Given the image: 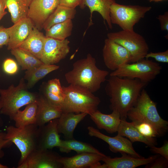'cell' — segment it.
<instances>
[{
	"mask_svg": "<svg viewBox=\"0 0 168 168\" xmlns=\"http://www.w3.org/2000/svg\"><path fill=\"white\" fill-rule=\"evenodd\" d=\"M108 38L120 44L129 52L131 63L145 58L148 53L149 46L144 38L133 30H124L108 33Z\"/></svg>",
	"mask_w": 168,
	"mask_h": 168,
	"instance_id": "cell-9",
	"label": "cell"
},
{
	"mask_svg": "<svg viewBox=\"0 0 168 168\" xmlns=\"http://www.w3.org/2000/svg\"><path fill=\"white\" fill-rule=\"evenodd\" d=\"M36 101V124L39 127L45 124L52 120L58 119L63 113L61 107L51 103L44 95L38 96Z\"/></svg>",
	"mask_w": 168,
	"mask_h": 168,
	"instance_id": "cell-19",
	"label": "cell"
},
{
	"mask_svg": "<svg viewBox=\"0 0 168 168\" xmlns=\"http://www.w3.org/2000/svg\"><path fill=\"white\" fill-rule=\"evenodd\" d=\"M4 72L9 75L16 74L18 70V66L16 62L11 58H7L4 61L2 65Z\"/></svg>",
	"mask_w": 168,
	"mask_h": 168,
	"instance_id": "cell-34",
	"label": "cell"
},
{
	"mask_svg": "<svg viewBox=\"0 0 168 168\" xmlns=\"http://www.w3.org/2000/svg\"><path fill=\"white\" fill-rule=\"evenodd\" d=\"M6 9V8L5 5L2 0H0V21L7 13V12L5 11Z\"/></svg>",
	"mask_w": 168,
	"mask_h": 168,
	"instance_id": "cell-42",
	"label": "cell"
},
{
	"mask_svg": "<svg viewBox=\"0 0 168 168\" xmlns=\"http://www.w3.org/2000/svg\"><path fill=\"white\" fill-rule=\"evenodd\" d=\"M127 117L132 121H144L152 125L159 136L164 135L168 129V122L160 115L156 103L151 98L143 88L134 105L128 111Z\"/></svg>",
	"mask_w": 168,
	"mask_h": 168,
	"instance_id": "cell-3",
	"label": "cell"
},
{
	"mask_svg": "<svg viewBox=\"0 0 168 168\" xmlns=\"http://www.w3.org/2000/svg\"><path fill=\"white\" fill-rule=\"evenodd\" d=\"M62 87L65 95L62 106L63 112L86 113L90 115L97 110L100 100L93 93L71 85Z\"/></svg>",
	"mask_w": 168,
	"mask_h": 168,
	"instance_id": "cell-5",
	"label": "cell"
},
{
	"mask_svg": "<svg viewBox=\"0 0 168 168\" xmlns=\"http://www.w3.org/2000/svg\"><path fill=\"white\" fill-rule=\"evenodd\" d=\"M149 58H153L156 61L159 62L168 63V50L156 53H148L145 56V58L146 59H148Z\"/></svg>",
	"mask_w": 168,
	"mask_h": 168,
	"instance_id": "cell-35",
	"label": "cell"
},
{
	"mask_svg": "<svg viewBox=\"0 0 168 168\" xmlns=\"http://www.w3.org/2000/svg\"><path fill=\"white\" fill-rule=\"evenodd\" d=\"M150 151L154 153L159 154L168 160V142H165L161 147L155 146L150 147Z\"/></svg>",
	"mask_w": 168,
	"mask_h": 168,
	"instance_id": "cell-37",
	"label": "cell"
},
{
	"mask_svg": "<svg viewBox=\"0 0 168 168\" xmlns=\"http://www.w3.org/2000/svg\"><path fill=\"white\" fill-rule=\"evenodd\" d=\"M102 54L105 66L113 71L124 64L131 63V57L128 50L108 38L105 40Z\"/></svg>",
	"mask_w": 168,
	"mask_h": 168,
	"instance_id": "cell-10",
	"label": "cell"
},
{
	"mask_svg": "<svg viewBox=\"0 0 168 168\" xmlns=\"http://www.w3.org/2000/svg\"><path fill=\"white\" fill-rule=\"evenodd\" d=\"M6 133L0 132V158L3 157L4 153L2 149L9 147L13 143L5 138Z\"/></svg>",
	"mask_w": 168,
	"mask_h": 168,
	"instance_id": "cell-39",
	"label": "cell"
},
{
	"mask_svg": "<svg viewBox=\"0 0 168 168\" xmlns=\"http://www.w3.org/2000/svg\"><path fill=\"white\" fill-rule=\"evenodd\" d=\"M11 15L14 24L28 17L30 0H2Z\"/></svg>",
	"mask_w": 168,
	"mask_h": 168,
	"instance_id": "cell-25",
	"label": "cell"
},
{
	"mask_svg": "<svg viewBox=\"0 0 168 168\" xmlns=\"http://www.w3.org/2000/svg\"><path fill=\"white\" fill-rule=\"evenodd\" d=\"M59 67L55 64L43 63L37 67L26 70L24 78L27 81L26 86L28 89L32 87L39 81Z\"/></svg>",
	"mask_w": 168,
	"mask_h": 168,
	"instance_id": "cell-28",
	"label": "cell"
},
{
	"mask_svg": "<svg viewBox=\"0 0 168 168\" xmlns=\"http://www.w3.org/2000/svg\"><path fill=\"white\" fill-rule=\"evenodd\" d=\"M117 134L126 137L132 142H143L149 147L157 145L156 139L154 138H147L141 134L131 122L126 119H121L117 130Z\"/></svg>",
	"mask_w": 168,
	"mask_h": 168,
	"instance_id": "cell-23",
	"label": "cell"
},
{
	"mask_svg": "<svg viewBox=\"0 0 168 168\" xmlns=\"http://www.w3.org/2000/svg\"><path fill=\"white\" fill-rule=\"evenodd\" d=\"M161 69L159 63L144 58L123 65L112 72L110 76L138 79L147 84L160 73Z\"/></svg>",
	"mask_w": 168,
	"mask_h": 168,
	"instance_id": "cell-7",
	"label": "cell"
},
{
	"mask_svg": "<svg viewBox=\"0 0 168 168\" xmlns=\"http://www.w3.org/2000/svg\"><path fill=\"white\" fill-rule=\"evenodd\" d=\"M69 41L46 38L40 59L44 64H55L65 58L70 52Z\"/></svg>",
	"mask_w": 168,
	"mask_h": 168,
	"instance_id": "cell-11",
	"label": "cell"
},
{
	"mask_svg": "<svg viewBox=\"0 0 168 168\" xmlns=\"http://www.w3.org/2000/svg\"><path fill=\"white\" fill-rule=\"evenodd\" d=\"M106 156L104 154L82 152L71 157H61L58 162L63 168H103L100 161Z\"/></svg>",
	"mask_w": 168,
	"mask_h": 168,
	"instance_id": "cell-15",
	"label": "cell"
},
{
	"mask_svg": "<svg viewBox=\"0 0 168 168\" xmlns=\"http://www.w3.org/2000/svg\"><path fill=\"white\" fill-rule=\"evenodd\" d=\"M58 120H52L47 124L39 127L36 149L50 150L59 147L62 140L58 130Z\"/></svg>",
	"mask_w": 168,
	"mask_h": 168,
	"instance_id": "cell-16",
	"label": "cell"
},
{
	"mask_svg": "<svg viewBox=\"0 0 168 168\" xmlns=\"http://www.w3.org/2000/svg\"></svg>",
	"mask_w": 168,
	"mask_h": 168,
	"instance_id": "cell-47",
	"label": "cell"
},
{
	"mask_svg": "<svg viewBox=\"0 0 168 168\" xmlns=\"http://www.w3.org/2000/svg\"><path fill=\"white\" fill-rule=\"evenodd\" d=\"M44 91L65 98V95L59 79L54 78L49 80L46 83Z\"/></svg>",
	"mask_w": 168,
	"mask_h": 168,
	"instance_id": "cell-33",
	"label": "cell"
},
{
	"mask_svg": "<svg viewBox=\"0 0 168 168\" xmlns=\"http://www.w3.org/2000/svg\"><path fill=\"white\" fill-rule=\"evenodd\" d=\"M163 0H149V2H158L161 1Z\"/></svg>",
	"mask_w": 168,
	"mask_h": 168,
	"instance_id": "cell-44",
	"label": "cell"
},
{
	"mask_svg": "<svg viewBox=\"0 0 168 168\" xmlns=\"http://www.w3.org/2000/svg\"><path fill=\"white\" fill-rule=\"evenodd\" d=\"M8 167L5 165H3L0 163V168H7Z\"/></svg>",
	"mask_w": 168,
	"mask_h": 168,
	"instance_id": "cell-43",
	"label": "cell"
},
{
	"mask_svg": "<svg viewBox=\"0 0 168 168\" xmlns=\"http://www.w3.org/2000/svg\"><path fill=\"white\" fill-rule=\"evenodd\" d=\"M89 135L100 139L107 143L110 150L113 152H119L138 158H142L140 154L134 149L132 142L126 138L118 134L114 137L105 135L92 126L87 128Z\"/></svg>",
	"mask_w": 168,
	"mask_h": 168,
	"instance_id": "cell-13",
	"label": "cell"
},
{
	"mask_svg": "<svg viewBox=\"0 0 168 168\" xmlns=\"http://www.w3.org/2000/svg\"><path fill=\"white\" fill-rule=\"evenodd\" d=\"M152 9L150 6L121 5L116 2L110 6L111 23L119 25L124 30H133L134 26Z\"/></svg>",
	"mask_w": 168,
	"mask_h": 168,
	"instance_id": "cell-8",
	"label": "cell"
},
{
	"mask_svg": "<svg viewBox=\"0 0 168 168\" xmlns=\"http://www.w3.org/2000/svg\"><path fill=\"white\" fill-rule=\"evenodd\" d=\"M34 27L32 21L27 17L6 28L9 37L7 49L11 50L18 48L28 37Z\"/></svg>",
	"mask_w": 168,
	"mask_h": 168,
	"instance_id": "cell-17",
	"label": "cell"
},
{
	"mask_svg": "<svg viewBox=\"0 0 168 168\" xmlns=\"http://www.w3.org/2000/svg\"><path fill=\"white\" fill-rule=\"evenodd\" d=\"M115 2L114 0H83V8L86 6L88 7L90 12V21L89 26L92 24V16L94 12H98L104 21H106L110 29L112 28V24L110 17V6Z\"/></svg>",
	"mask_w": 168,
	"mask_h": 168,
	"instance_id": "cell-24",
	"label": "cell"
},
{
	"mask_svg": "<svg viewBox=\"0 0 168 168\" xmlns=\"http://www.w3.org/2000/svg\"><path fill=\"white\" fill-rule=\"evenodd\" d=\"M35 26L27 38L18 47L40 59L46 36Z\"/></svg>",
	"mask_w": 168,
	"mask_h": 168,
	"instance_id": "cell-22",
	"label": "cell"
},
{
	"mask_svg": "<svg viewBox=\"0 0 168 168\" xmlns=\"http://www.w3.org/2000/svg\"><path fill=\"white\" fill-rule=\"evenodd\" d=\"M109 74L108 71L99 69L96 65L95 59L88 54L85 58L75 62L72 70L66 73L65 77L70 85L93 93L100 89Z\"/></svg>",
	"mask_w": 168,
	"mask_h": 168,
	"instance_id": "cell-2",
	"label": "cell"
},
{
	"mask_svg": "<svg viewBox=\"0 0 168 168\" xmlns=\"http://www.w3.org/2000/svg\"><path fill=\"white\" fill-rule=\"evenodd\" d=\"M6 130L5 138L14 143L21 153L19 165L36 149L39 127L36 124L21 128L11 125L7 127Z\"/></svg>",
	"mask_w": 168,
	"mask_h": 168,
	"instance_id": "cell-6",
	"label": "cell"
},
{
	"mask_svg": "<svg viewBox=\"0 0 168 168\" xmlns=\"http://www.w3.org/2000/svg\"><path fill=\"white\" fill-rule=\"evenodd\" d=\"M147 84L138 79L110 76L105 90L110 97V109L118 112L121 119H126L128 111Z\"/></svg>",
	"mask_w": 168,
	"mask_h": 168,
	"instance_id": "cell-1",
	"label": "cell"
},
{
	"mask_svg": "<svg viewBox=\"0 0 168 168\" xmlns=\"http://www.w3.org/2000/svg\"><path fill=\"white\" fill-rule=\"evenodd\" d=\"M73 23L72 20L55 24L45 30L46 37L62 40L66 39L72 34Z\"/></svg>",
	"mask_w": 168,
	"mask_h": 168,
	"instance_id": "cell-31",
	"label": "cell"
},
{
	"mask_svg": "<svg viewBox=\"0 0 168 168\" xmlns=\"http://www.w3.org/2000/svg\"><path fill=\"white\" fill-rule=\"evenodd\" d=\"M31 0V1H33V0Z\"/></svg>",
	"mask_w": 168,
	"mask_h": 168,
	"instance_id": "cell-46",
	"label": "cell"
},
{
	"mask_svg": "<svg viewBox=\"0 0 168 168\" xmlns=\"http://www.w3.org/2000/svg\"><path fill=\"white\" fill-rule=\"evenodd\" d=\"M75 8H72L58 5L44 23L43 29L45 30L53 25L73 19L76 14Z\"/></svg>",
	"mask_w": 168,
	"mask_h": 168,
	"instance_id": "cell-27",
	"label": "cell"
},
{
	"mask_svg": "<svg viewBox=\"0 0 168 168\" xmlns=\"http://www.w3.org/2000/svg\"><path fill=\"white\" fill-rule=\"evenodd\" d=\"M60 156L49 150L35 149L26 160L18 165V168H60L58 162Z\"/></svg>",
	"mask_w": 168,
	"mask_h": 168,
	"instance_id": "cell-12",
	"label": "cell"
},
{
	"mask_svg": "<svg viewBox=\"0 0 168 168\" xmlns=\"http://www.w3.org/2000/svg\"><path fill=\"white\" fill-rule=\"evenodd\" d=\"M58 5L72 8L79 6L83 8V0H58Z\"/></svg>",
	"mask_w": 168,
	"mask_h": 168,
	"instance_id": "cell-38",
	"label": "cell"
},
{
	"mask_svg": "<svg viewBox=\"0 0 168 168\" xmlns=\"http://www.w3.org/2000/svg\"><path fill=\"white\" fill-rule=\"evenodd\" d=\"M122 155L121 157L114 158L106 156L102 161L104 162L106 168H135L152 162L160 155L156 154L145 158L136 157L125 154Z\"/></svg>",
	"mask_w": 168,
	"mask_h": 168,
	"instance_id": "cell-18",
	"label": "cell"
},
{
	"mask_svg": "<svg viewBox=\"0 0 168 168\" xmlns=\"http://www.w3.org/2000/svg\"><path fill=\"white\" fill-rule=\"evenodd\" d=\"M90 115L99 129H104L110 133L117 132L121 121L120 115L117 112L112 111L111 114H105L97 110Z\"/></svg>",
	"mask_w": 168,
	"mask_h": 168,
	"instance_id": "cell-21",
	"label": "cell"
},
{
	"mask_svg": "<svg viewBox=\"0 0 168 168\" xmlns=\"http://www.w3.org/2000/svg\"><path fill=\"white\" fill-rule=\"evenodd\" d=\"M11 52L21 66L22 70L32 69L44 63L40 59L32 54L19 48L12 49Z\"/></svg>",
	"mask_w": 168,
	"mask_h": 168,
	"instance_id": "cell-29",
	"label": "cell"
},
{
	"mask_svg": "<svg viewBox=\"0 0 168 168\" xmlns=\"http://www.w3.org/2000/svg\"><path fill=\"white\" fill-rule=\"evenodd\" d=\"M1 108H2V105H1V103L0 102V111L1 109ZM2 122V120L0 117V126H1Z\"/></svg>",
	"mask_w": 168,
	"mask_h": 168,
	"instance_id": "cell-45",
	"label": "cell"
},
{
	"mask_svg": "<svg viewBox=\"0 0 168 168\" xmlns=\"http://www.w3.org/2000/svg\"><path fill=\"white\" fill-rule=\"evenodd\" d=\"M60 151L63 153H68L74 151L77 153L82 152L103 154L91 145L87 143L77 140L73 138L66 140H61L58 147Z\"/></svg>",
	"mask_w": 168,
	"mask_h": 168,
	"instance_id": "cell-30",
	"label": "cell"
},
{
	"mask_svg": "<svg viewBox=\"0 0 168 168\" xmlns=\"http://www.w3.org/2000/svg\"><path fill=\"white\" fill-rule=\"evenodd\" d=\"M58 5V0H34L29 6L28 17L39 30Z\"/></svg>",
	"mask_w": 168,
	"mask_h": 168,
	"instance_id": "cell-14",
	"label": "cell"
},
{
	"mask_svg": "<svg viewBox=\"0 0 168 168\" xmlns=\"http://www.w3.org/2000/svg\"><path fill=\"white\" fill-rule=\"evenodd\" d=\"M132 124L142 135L147 138L160 137L155 128L151 124L144 121H132Z\"/></svg>",
	"mask_w": 168,
	"mask_h": 168,
	"instance_id": "cell-32",
	"label": "cell"
},
{
	"mask_svg": "<svg viewBox=\"0 0 168 168\" xmlns=\"http://www.w3.org/2000/svg\"><path fill=\"white\" fill-rule=\"evenodd\" d=\"M86 113L76 114L63 112L58 119L57 128L67 139L73 138V134L77 125L87 115Z\"/></svg>",
	"mask_w": 168,
	"mask_h": 168,
	"instance_id": "cell-20",
	"label": "cell"
},
{
	"mask_svg": "<svg viewBox=\"0 0 168 168\" xmlns=\"http://www.w3.org/2000/svg\"><path fill=\"white\" fill-rule=\"evenodd\" d=\"M9 37L7 28L0 26V49L4 45L7 46Z\"/></svg>",
	"mask_w": 168,
	"mask_h": 168,
	"instance_id": "cell-40",
	"label": "cell"
},
{
	"mask_svg": "<svg viewBox=\"0 0 168 168\" xmlns=\"http://www.w3.org/2000/svg\"><path fill=\"white\" fill-rule=\"evenodd\" d=\"M24 110H18L14 116L13 120L15 127L21 128L36 124L37 104L36 100L27 105Z\"/></svg>",
	"mask_w": 168,
	"mask_h": 168,
	"instance_id": "cell-26",
	"label": "cell"
},
{
	"mask_svg": "<svg viewBox=\"0 0 168 168\" xmlns=\"http://www.w3.org/2000/svg\"><path fill=\"white\" fill-rule=\"evenodd\" d=\"M168 160L160 155L153 161L146 165L145 168H167Z\"/></svg>",
	"mask_w": 168,
	"mask_h": 168,
	"instance_id": "cell-36",
	"label": "cell"
},
{
	"mask_svg": "<svg viewBox=\"0 0 168 168\" xmlns=\"http://www.w3.org/2000/svg\"><path fill=\"white\" fill-rule=\"evenodd\" d=\"M24 78L16 86L13 84L6 89H0V114L7 115L11 120L21 108L36 100L38 96L28 90Z\"/></svg>",
	"mask_w": 168,
	"mask_h": 168,
	"instance_id": "cell-4",
	"label": "cell"
},
{
	"mask_svg": "<svg viewBox=\"0 0 168 168\" xmlns=\"http://www.w3.org/2000/svg\"><path fill=\"white\" fill-rule=\"evenodd\" d=\"M161 24V29L162 30L168 31V12H166L162 15H160L157 17Z\"/></svg>",
	"mask_w": 168,
	"mask_h": 168,
	"instance_id": "cell-41",
	"label": "cell"
}]
</instances>
